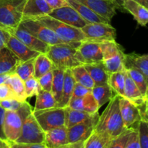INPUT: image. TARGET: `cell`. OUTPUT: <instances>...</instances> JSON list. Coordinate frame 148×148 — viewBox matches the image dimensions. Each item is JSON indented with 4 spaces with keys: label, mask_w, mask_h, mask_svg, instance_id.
<instances>
[{
    "label": "cell",
    "mask_w": 148,
    "mask_h": 148,
    "mask_svg": "<svg viewBox=\"0 0 148 148\" xmlns=\"http://www.w3.org/2000/svg\"><path fill=\"white\" fill-rule=\"evenodd\" d=\"M120 97L119 95H115L110 100L106 108L98 117L95 130L104 132L111 137H115L127 130L120 111Z\"/></svg>",
    "instance_id": "6da1fadb"
},
{
    "label": "cell",
    "mask_w": 148,
    "mask_h": 148,
    "mask_svg": "<svg viewBox=\"0 0 148 148\" xmlns=\"http://www.w3.org/2000/svg\"><path fill=\"white\" fill-rule=\"evenodd\" d=\"M31 19L37 20L46 25L56 33L59 38L76 48H77L79 43L84 41L85 39V35L80 28L69 25L48 14L33 17Z\"/></svg>",
    "instance_id": "7a4b0ae2"
},
{
    "label": "cell",
    "mask_w": 148,
    "mask_h": 148,
    "mask_svg": "<svg viewBox=\"0 0 148 148\" xmlns=\"http://www.w3.org/2000/svg\"><path fill=\"white\" fill-rule=\"evenodd\" d=\"M55 68L65 70L83 64L77 48L66 43L49 46L46 53Z\"/></svg>",
    "instance_id": "3957f363"
},
{
    "label": "cell",
    "mask_w": 148,
    "mask_h": 148,
    "mask_svg": "<svg viewBox=\"0 0 148 148\" xmlns=\"http://www.w3.org/2000/svg\"><path fill=\"white\" fill-rule=\"evenodd\" d=\"M26 0H0V28L11 33L20 25Z\"/></svg>",
    "instance_id": "277c9868"
},
{
    "label": "cell",
    "mask_w": 148,
    "mask_h": 148,
    "mask_svg": "<svg viewBox=\"0 0 148 148\" xmlns=\"http://www.w3.org/2000/svg\"><path fill=\"white\" fill-rule=\"evenodd\" d=\"M32 111L33 108L27 101H25L17 111H6L4 133L9 143H14L18 139L21 133L23 121Z\"/></svg>",
    "instance_id": "5b68a950"
},
{
    "label": "cell",
    "mask_w": 148,
    "mask_h": 148,
    "mask_svg": "<svg viewBox=\"0 0 148 148\" xmlns=\"http://www.w3.org/2000/svg\"><path fill=\"white\" fill-rule=\"evenodd\" d=\"M20 25L24 28H25L30 34L49 46L59 44V43L69 44L59 38L56 33H53L51 29L42 23H39L37 20L31 18H23Z\"/></svg>",
    "instance_id": "8992f818"
},
{
    "label": "cell",
    "mask_w": 148,
    "mask_h": 148,
    "mask_svg": "<svg viewBox=\"0 0 148 148\" xmlns=\"http://www.w3.org/2000/svg\"><path fill=\"white\" fill-rule=\"evenodd\" d=\"M32 113L44 132L65 126L64 108L55 107L48 109L33 111Z\"/></svg>",
    "instance_id": "52a82bcc"
},
{
    "label": "cell",
    "mask_w": 148,
    "mask_h": 148,
    "mask_svg": "<svg viewBox=\"0 0 148 148\" xmlns=\"http://www.w3.org/2000/svg\"><path fill=\"white\" fill-rule=\"evenodd\" d=\"M81 30L85 35V40L101 43L116 38V30L108 23H88Z\"/></svg>",
    "instance_id": "ba28073f"
},
{
    "label": "cell",
    "mask_w": 148,
    "mask_h": 148,
    "mask_svg": "<svg viewBox=\"0 0 148 148\" xmlns=\"http://www.w3.org/2000/svg\"><path fill=\"white\" fill-rule=\"evenodd\" d=\"M44 135L45 132L36 119L33 113H31L23 121L21 133L15 143H43Z\"/></svg>",
    "instance_id": "9c48e42d"
},
{
    "label": "cell",
    "mask_w": 148,
    "mask_h": 148,
    "mask_svg": "<svg viewBox=\"0 0 148 148\" xmlns=\"http://www.w3.org/2000/svg\"><path fill=\"white\" fill-rule=\"evenodd\" d=\"M99 114L95 113L92 117L77 124L67 129V136L69 143L83 142L86 140L95 130Z\"/></svg>",
    "instance_id": "30bf717a"
},
{
    "label": "cell",
    "mask_w": 148,
    "mask_h": 148,
    "mask_svg": "<svg viewBox=\"0 0 148 148\" xmlns=\"http://www.w3.org/2000/svg\"><path fill=\"white\" fill-rule=\"evenodd\" d=\"M89 7L96 14L111 22L121 4L118 0H77Z\"/></svg>",
    "instance_id": "8fae6325"
},
{
    "label": "cell",
    "mask_w": 148,
    "mask_h": 148,
    "mask_svg": "<svg viewBox=\"0 0 148 148\" xmlns=\"http://www.w3.org/2000/svg\"><path fill=\"white\" fill-rule=\"evenodd\" d=\"M48 15L69 25L80 29L88 23L70 5L53 10Z\"/></svg>",
    "instance_id": "7c38bea8"
},
{
    "label": "cell",
    "mask_w": 148,
    "mask_h": 148,
    "mask_svg": "<svg viewBox=\"0 0 148 148\" xmlns=\"http://www.w3.org/2000/svg\"><path fill=\"white\" fill-rule=\"evenodd\" d=\"M10 34L15 36L20 41L26 45L29 49L36 52H38L39 53H46V54L49 51V45L43 43V41L30 34L21 25H20L15 30L12 31Z\"/></svg>",
    "instance_id": "4fadbf2b"
},
{
    "label": "cell",
    "mask_w": 148,
    "mask_h": 148,
    "mask_svg": "<svg viewBox=\"0 0 148 148\" xmlns=\"http://www.w3.org/2000/svg\"><path fill=\"white\" fill-rule=\"evenodd\" d=\"M77 50L83 62V64L103 61L101 45L98 42L84 40L79 43Z\"/></svg>",
    "instance_id": "5bb4252c"
},
{
    "label": "cell",
    "mask_w": 148,
    "mask_h": 148,
    "mask_svg": "<svg viewBox=\"0 0 148 148\" xmlns=\"http://www.w3.org/2000/svg\"><path fill=\"white\" fill-rule=\"evenodd\" d=\"M119 107L121 117L124 121V127L128 128H137L140 120L139 110L137 106L127 100V98L120 97Z\"/></svg>",
    "instance_id": "9a60e30c"
},
{
    "label": "cell",
    "mask_w": 148,
    "mask_h": 148,
    "mask_svg": "<svg viewBox=\"0 0 148 148\" xmlns=\"http://www.w3.org/2000/svg\"><path fill=\"white\" fill-rule=\"evenodd\" d=\"M6 46L20 59V62L34 59L38 55L40 54L38 52L29 49L26 45L12 34L7 40Z\"/></svg>",
    "instance_id": "2e32d148"
},
{
    "label": "cell",
    "mask_w": 148,
    "mask_h": 148,
    "mask_svg": "<svg viewBox=\"0 0 148 148\" xmlns=\"http://www.w3.org/2000/svg\"><path fill=\"white\" fill-rule=\"evenodd\" d=\"M43 143L46 148H59L68 144L67 128L63 126L46 131Z\"/></svg>",
    "instance_id": "e0dca14e"
},
{
    "label": "cell",
    "mask_w": 148,
    "mask_h": 148,
    "mask_svg": "<svg viewBox=\"0 0 148 148\" xmlns=\"http://www.w3.org/2000/svg\"><path fill=\"white\" fill-rule=\"evenodd\" d=\"M121 7L132 14L141 26L145 27L148 23V10L134 0H121Z\"/></svg>",
    "instance_id": "ac0fdd59"
},
{
    "label": "cell",
    "mask_w": 148,
    "mask_h": 148,
    "mask_svg": "<svg viewBox=\"0 0 148 148\" xmlns=\"http://www.w3.org/2000/svg\"><path fill=\"white\" fill-rule=\"evenodd\" d=\"M52 10L46 0H26L23 9V18H33L49 14Z\"/></svg>",
    "instance_id": "d6986e66"
},
{
    "label": "cell",
    "mask_w": 148,
    "mask_h": 148,
    "mask_svg": "<svg viewBox=\"0 0 148 148\" xmlns=\"http://www.w3.org/2000/svg\"><path fill=\"white\" fill-rule=\"evenodd\" d=\"M83 66L92 78L94 82V86L108 84L109 73L106 69L103 61L93 63L84 64Z\"/></svg>",
    "instance_id": "ffe728a7"
},
{
    "label": "cell",
    "mask_w": 148,
    "mask_h": 148,
    "mask_svg": "<svg viewBox=\"0 0 148 148\" xmlns=\"http://www.w3.org/2000/svg\"><path fill=\"white\" fill-rule=\"evenodd\" d=\"M125 69L134 68L143 73L148 80V56L147 54H138L131 53L124 54Z\"/></svg>",
    "instance_id": "44dd1931"
},
{
    "label": "cell",
    "mask_w": 148,
    "mask_h": 148,
    "mask_svg": "<svg viewBox=\"0 0 148 148\" xmlns=\"http://www.w3.org/2000/svg\"><path fill=\"white\" fill-rule=\"evenodd\" d=\"M71 7H73L79 15L88 23H108L111 24V22L105 19L104 17L98 15V14L92 11V10L87 7L85 4H82L77 0H66Z\"/></svg>",
    "instance_id": "7402d4cb"
},
{
    "label": "cell",
    "mask_w": 148,
    "mask_h": 148,
    "mask_svg": "<svg viewBox=\"0 0 148 148\" xmlns=\"http://www.w3.org/2000/svg\"><path fill=\"white\" fill-rule=\"evenodd\" d=\"M68 106L73 109L85 111L90 114H95L98 112L99 110L98 103L91 92L81 98H71Z\"/></svg>",
    "instance_id": "603a6c76"
},
{
    "label": "cell",
    "mask_w": 148,
    "mask_h": 148,
    "mask_svg": "<svg viewBox=\"0 0 148 148\" xmlns=\"http://www.w3.org/2000/svg\"><path fill=\"white\" fill-rule=\"evenodd\" d=\"M135 106H140L147 100V97L143 96L139 88L135 85L132 78L126 72L125 83H124V95Z\"/></svg>",
    "instance_id": "cb8c5ba5"
},
{
    "label": "cell",
    "mask_w": 148,
    "mask_h": 148,
    "mask_svg": "<svg viewBox=\"0 0 148 148\" xmlns=\"http://www.w3.org/2000/svg\"><path fill=\"white\" fill-rule=\"evenodd\" d=\"M20 62V59L7 46L0 49V74L12 73Z\"/></svg>",
    "instance_id": "d4e9b609"
},
{
    "label": "cell",
    "mask_w": 148,
    "mask_h": 148,
    "mask_svg": "<svg viewBox=\"0 0 148 148\" xmlns=\"http://www.w3.org/2000/svg\"><path fill=\"white\" fill-rule=\"evenodd\" d=\"M113 138L106 132L94 130L84 141V148H108Z\"/></svg>",
    "instance_id": "484cf974"
},
{
    "label": "cell",
    "mask_w": 148,
    "mask_h": 148,
    "mask_svg": "<svg viewBox=\"0 0 148 148\" xmlns=\"http://www.w3.org/2000/svg\"><path fill=\"white\" fill-rule=\"evenodd\" d=\"M75 78L71 69H66L64 70V83L63 89H62V100L58 107L59 108H65L69 105V101L72 98V92H73L74 86L75 84Z\"/></svg>",
    "instance_id": "4316f807"
},
{
    "label": "cell",
    "mask_w": 148,
    "mask_h": 148,
    "mask_svg": "<svg viewBox=\"0 0 148 148\" xmlns=\"http://www.w3.org/2000/svg\"><path fill=\"white\" fill-rule=\"evenodd\" d=\"M5 83L8 85L11 88L17 101H20V102L26 101L27 95H26L25 90L24 81L17 74H15L14 72L10 74Z\"/></svg>",
    "instance_id": "83f0119b"
},
{
    "label": "cell",
    "mask_w": 148,
    "mask_h": 148,
    "mask_svg": "<svg viewBox=\"0 0 148 148\" xmlns=\"http://www.w3.org/2000/svg\"><path fill=\"white\" fill-rule=\"evenodd\" d=\"M64 111L65 127L67 129L90 118L95 114H95H90V113L85 112V111L75 110L73 108H71L69 106L65 107Z\"/></svg>",
    "instance_id": "f1b7e54d"
},
{
    "label": "cell",
    "mask_w": 148,
    "mask_h": 148,
    "mask_svg": "<svg viewBox=\"0 0 148 148\" xmlns=\"http://www.w3.org/2000/svg\"><path fill=\"white\" fill-rule=\"evenodd\" d=\"M51 60L46 53H40L34 59V74L33 77L38 79L40 77L54 69Z\"/></svg>",
    "instance_id": "f546056e"
},
{
    "label": "cell",
    "mask_w": 148,
    "mask_h": 148,
    "mask_svg": "<svg viewBox=\"0 0 148 148\" xmlns=\"http://www.w3.org/2000/svg\"><path fill=\"white\" fill-rule=\"evenodd\" d=\"M52 72H53V82H52L51 92L53 95L58 107L62 100L64 70L59 68H54L52 70Z\"/></svg>",
    "instance_id": "4dcf8cb0"
},
{
    "label": "cell",
    "mask_w": 148,
    "mask_h": 148,
    "mask_svg": "<svg viewBox=\"0 0 148 148\" xmlns=\"http://www.w3.org/2000/svg\"><path fill=\"white\" fill-rule=\"evenodd\" d=\"M91 93L96 101L99 108L108 102L114 96V91L108 84L94 86L91 89Z\"/></svg>",
    "instance_id": "1f68e13d"
},
{
    "label": "cell",
    "mask_w": 148,
    "mask_h": 148,
    "mask_svg": "<svg viewBox=\"0 0 148 148\" xmlns=\"http://www.w3.org/2000/svg\"><path fill=\"white\" fill-rule=\"evenodd\" d=\"M36 104L33 111L48 109L57 107V103L53 98L51 92L49 91L43 90L40 89L38 93L36 95Z\"/></svg>",
    "instance_id": "d6a6232c"
},
{
    "label": "cell",
    "mask_w": 148,
    "mask_h": 148,
    "mask_svg": "<svg viewBox=\"0 0 148 148\" xmlns=\"http://www.w3.org/2000/svg\"><path fill=\"white\" fill-rule=\"evenodd\" d=\"M124 54L125 53L123 51L112 57L103 60L104 66L108 73L126 71L124 67Z\"/></svg>",
    "instance_id": "836d02e7"
},
{
    "label": "cell",
    "mask_w": 148,
    "mask_h": 148,
    "mask_svg": "<svg viewBox=\"0 0 148 148\" xmlns=\"http://www.w3.org/2000/svg\"><path fill=\"white\" fill-rule=\"evenodd\" d=\"M125 73L126 71L109 74L108 81V84L116 95H119L123 98L124 95Z\"/></svg>",
    "instance_id": "e575fe53"
},
{
    "label": "cell",
    "mask_w": 148,
    "mask_h": 148,
    "mask_svg": "<svg viewBox=\"0 0 148 148\" xmlns=\"http://www.w3.org/2000/svg\"><path fill=\"white\" fill-rule=\"evenodd\" d=\"M71 70H72L75 82L89 89H92L93 88V81L83 64L72 68Z\"/></svg>",
    "instance_id": "d590c367"
},
{
    "label": "cell",
    "mask_w": 148,
    "mask_h": 148,
    "mask_svg": "<svg viewBox=\"0 0 148 148\" xmlns=\"http://www.w3.org/2000/svg\"><path fill=\"white\" fill-rule=\"evenodd\" d=\"M126 72L129 76L132 78L137 88L140 90L143 96L147 97V82L148 80L145 77L141 72L134 68L126 69Z\"/></svg>",
    "instance_id": "8d00e7d4"
},
{
    "label": "cell",
    "mask_w": 148,
    "mask_h": 148,
    "mask_svg": "<svg viewBox=\"0 0 148 148\" xmlns=\"http://www.w3.org/2000/svg\"><path fill=\"white\" fill-rule=\"evenodd\" d=\"M14 72L17 74L23 81L33 76L34 74V59L20 62L14 69Z\"/></svg>",
    "instance_id": "74e56055"
},
{
    "label": "cell",
    "mask_w": 148,
    "mask_h": 148,
    "mask_svg": "<svg viewBox=\"0 0 148 148\" xmlns=\"http://www.w3.org/2000/svg\"><path fill=\"white\" fill-rule=\"evenodd\" d=\"M100 45L103 55V60L112 57L124 51L121 45L117 43L116 40L103 41L100 43Z\"/></svg>",
    "instance_id": "f35d334b"
},
{
    "label": "cell",
    "mask_w": 148,
    "mask_h": 148,
    "mask_svg": "<svg viewBox=\"0 0 148 148\" xmlns=\"http://www.w3.org/2000/svg\"><path fill=\"white\" fill-rule=\"evenodd\" d=\"M134 129L132 127L127 129L119 135L114 137L108 148H126L130 134Z\"/></svg>",
    "instance_id": "ab89813d"
},
{
    "label": "cell",
    "mask_w": 148,
    "mask_h": 148,
    "mask_svg": "<svg viewBox=\"0 0 148 148\" xmlns=\"http://www.w3.org/2000/svg\"><path fill=\"white\" fill-rule=\"evenodd\" d=\"M139 143L140 148H148V122L140 120L137 125Z\"/></svg>",
    "instance_id": "60d3db41"
},
{
    "label": "cell",
    "mask_w": 148,
    "mask_h": 148,
    "mask_svg": "<svg viewBox=\"0 0 148 148\" xmlns=\"http://www.w3.org/2000/svg\"><path fill=\"white\" fill-rule=\"evenodd\" d=\"M24 85L25 90L27 98H31L33 96H36L40 90L41 89L38 83V79H36L33 76L24 81Z\"/></svg>",
    "instance_id": "b9f144b4"
},
{
    "label": "cell",
    "mask_w": 148,
    "mask_h": 148,
    "mask_svg": "<svg viewBox=\"0 0 148 148\" xmlns=\"http://www.w3.org/2000/svg\"><path fill=\"white\" fill-rule=\"evenodd\" d=\"M38 83L42 90L51 92L52 82H53V72H52V70L43 75V76L40 77L38 79Z\"/></svg>",
    "instance_id": "7bdbcfd3"
},
{
    "label": "cell",
    "mask_w": 148,
    "mask_h": 148,
    "mask_svg": "<svg viewBox=\"0 0 148 148\" xmlns=\"http://www.w3.org/2000/svg\"><path fill=\"white\" fill-rule=\"evenodd\" d=\"M24 102H20L16 99H7L0 101V105L5 111H17Z\"/></svg>",
    "instance_id": "ee69618b"
},
{
    "label": "cell",
    "mask_w": 148,
    "mask_h": 148,
    "mask_svg": "<svg viewBox=\"0 0 148 148\" xmlns=\"http://www.w3.org/2000/svg\"><path fill=\"white\" fill-rule=\"evenodd\" d=\"M7 99H16L15 95L8 85L6 83L0 85V101Z\"/></svg>",
    "instance_id": "f6af8a7d"
},
{
    "label": "cell",
    "mask_w": 148,
    "mask_h": 148,
    "mask_svg": "<svg viewBox=\"0 0 148 148\" xmlns=\"http://www.w3.org/2000/svg\"><path fill=\"white\" fill-rule=\"evenodd\" d=\"M91 92V89L87 88L85 87L82 86L80 84L75 82V86H74L73 92H72V98H77L85 96V95Z\"/></svg>",
    "instance_id": "bcb514c9"
},
{
    "label": "cell",
    "mask_w": 148,
    "mask_h": 148,
    "mask_svg": "<svg viewBox=\"0 0 148 148\" xmlns=\"http://www.w3.org/2000/svg\"><path fill=\"white\" fill-rule=\"evenodd\" d=\"M137 128H134L132 132L128 142H127L126 148H140Z\"/></svg>",
    "instance_id": "7dc6e473"
},
{
    "label": "cell",
    "mask_w": 148,
    "mask_h": 148,
    "mask_svg": "<svg viewBox=\"0 0 148 148\" xmlns=\"http://www.w3.org/2000/svg\"><path fill=\"white\" fill-rule=\"evenodd\" d=\"M10 148H46L44 143H10Z\"/></svg>",
    "instance_id": "c3c4849f"
},
{
    "label": "cell",
    "mask_w": 148,
    "mask_h": 148,
    "mask_svg": "<svg viewBox=\"0 0 148 148\" xmlns=\"http://www.w3.org/2000/svg\"><path fill=\"white\" fill-rule=\"evenodd\" d=\"M46 1L52 10L69 5L66 0H46Z\"/></svg>",
    "instance_id": "681fc988"
},
{
    "label": "cell",
    "mask_w": 148,
    "mask_h": 148,
    "mask_svg": "<svg viewBox=\"0 0 148 148\" xmlns=\"http://www.w3.org/2000/svg\"><path fill=\"white\" fill-rule=\"evenodd\" d=\"M137 108L139 110V114H140V120H143V121H148L147 118V100L145 101L141 105L137 106Z\"/></svg>",
    "instance_id": "f907efd6"
},
{
    "label": "cell",
    "mask_w": 148,
    "mask_h": 148,
    "mask_svg": "<svg viewBox=\"0 0 148 148\" xmlns=\"http://www.w3.org/2000/svg\"><path fill=\"white\" fill-rule=\"evenodd\" d=\"M5 110L0 105V138L7 141L4 133V117H5Z\"/></svg>",
    "instance_id": "816d5d0a"
},
{
    "label": "cell",
    "mask_w": 148,
    "mask_h": 148,
    "mask_svg": "<svg viewBox=\"0 0 148 148\" xmlns=\"http://www.w3.org/2000/svg\"><path fill=\"white\" fill-rule=\"evenodd\" d=\"M10 33L4 29L0 28V49L6 46L7 42L10 36Z\"/></svg>",
    "instance_id": "f5cc1de1"
},
{
    "label": "cell",
    "mask_w": 148,
    "mask_h": 148,
    "mask_svg": "<svg viewBox=\"0 0 148 148\" xmlns=\"http://www.w3.org/2000/svg\"><path fill=\"white\" fill-rule=\"evenodd\" d=\"M59 148H84V141L74 143H68V144Z\"/></svg>",
    "instance_id": "db71d44e"
},
{
    "label": "cell",
    "mask_w": 148,
    "mask_h": 148,
    "mask_svg": "<svg viewBox=\"0 0 148 148\" xmlns=\"http://www.w3.org/2000/svg\"><path fill=\"white\" fill-rule=\"evenodd\" d=\"M10 74H0V85L5 83Z\"/></svg>",
    "instance_id": "11a10c76"
},
{
    "label": "cell",
    "mask_w": 148,
    "mask_h": 148,
    "mask_svg": "<svg viewBox=\"0 0 148 148\" xmlns=\"http://www.w3.org/2000/svg\"><path fill=\"white\" fill-rule=\"evenodd\" d=\"M0 148H10V143L0 138Z\"/></svg>",
    "instance_id": "9f6ffc18"
},
{
    "label": "cell",
    "mask_w": 148,
    "mask_h": 148,
    "mask_svg": "<svg viewBox=\"0 0 148 148\" xmlns=\"http://www.w3.org/2000/svg\"><path fill=\"white\" fill-rule=\"evenodd\" d=\"M134 1L140 3V4L144 6V7H146V8H147L148 7V0H134Z\"/></svg>",
    "instance_id": "6f0895ef"
}]
</instances>
